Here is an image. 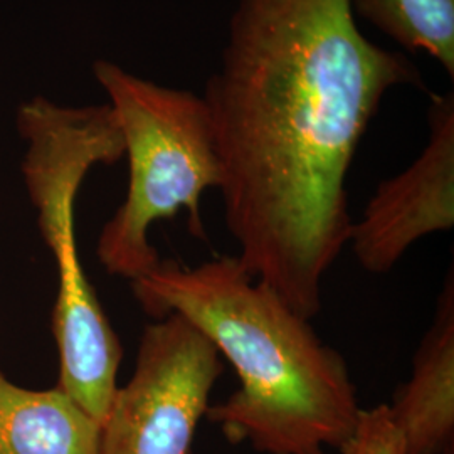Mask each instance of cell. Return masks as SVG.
<instances>
[{
  "mask_svg": "<svg viewBox=\"0 0 454 454\" xmlns=\"http://www.w3.org/2000/svg\"><path fill=\"white\" fill-rule=\"evenodd\" d=\"M422 86L407 56L360 31L352 0H238L206 82L238 260L313 320L348 244L347 176L380 103Z\"/></svg>",
  "mask_w": 454,
  "mask_h": 454,
  "instance_id": "1",
  "label": "cell"
},
{
  "mask_svg": "<svg viewBox=\"0 0 454 454\" xmlns=\"http://www.w3.org/2000/svg\"><path fill=\"white\" fill-rule=\"evenodd\" d=\"M131 290L148 315L189 320L238 373L239 389L206 414L229 442L326 454L354 431L362 407L345 358L238 256L197 266L162 260Z\"/></svg>",
  "mask_w": 454,
  "mask_h": 454,
  "instance_id": "2",
  "label": "cell"
},
{
  "mask_svg": "<svg viewBox=\"0 0 454 454\" xmlns=\"http://www.w3.org/2000/svg\"><path fill=\"white\" fill-rule=\"evenodd\" d=\"M17 130L27 144L22 177L58 271L52 309L58 387L103 424L118 389L123 348L84 273L74 204L95 165H114L125 155L123 135L110 105L61 106L44 97L19 106Z\"/></svg>",
  "mask_w": 454,
  "mask_h": 454,
  "instance_id": "3",
  "label": "cell"
},
{
  "mask_svg": "<svg viewBox=\"0 0 454 454\" xmlns=\"http://www.w3.org/2000/svg\"><path fill=\"white\" fill-rule=\"evenodd\" d=\"M123 135L130 179L123 204L98 239L106 273L137 279L162 258L150 241L152 226L187 212L189 232L204 239L200 197L221 189L211 114L202 95L135 76L112 61L93 65Z\"/></svg>",
  "mask_w": 454,
  "mask_h": 454,
  "instance_id": "4",
  "label": "cell"
},
{
  "mask_svg": "<svg viewBox=\"0 0 454 454\" xmlns=\"http://www.w3.org/2000/svg\"><path fill=\"white\" fill-rule=\"evenodd\" d=\"M223 372L214 343L184 317L146 325L133 373L101 424L99 454H194Z\"/></svg>",
  "mask_w": 454,
  "mask_h": 454,
  "instance_id": "5",
  "label": "cell"
},
{
  "mask_svg": "<svg viewBox=\"0 0 454 454\" xmlns=\"http://www.w3.org/2000/svg\"><path fill=\"white\" fill-rule=\"evenodd\" d=\"M429 140L401 174L382 180L348 244L371 275H386L422 238L454 226V95H433Z\"/></svg>",
  "mask_w": 454,
  "mask_h": 454,
  "instance_id": "6",
  "label": "cell"
},
{
  "mask_svg": "<svg viewBox=\"0 0 454 454\" xmlns=\"http://www.w3.org/2000/svg\"><path fill=\"white\" fill-rule=\"evenodd\" d=\"M387 407L404 439L406 454H444L454 448L453 268L414 356L412 373Z\"/></svg>",
  "mask_w": 454,
  "mask_h": 454,
  "instance_id": "7",
  "label": "cell"
},
{
  "mask_svg": "<svg viewBox=\"0 0 454 454\" xmlns=\"http://www.w3.org/2000/svg\"><path fill=\"white\" fill-rule=\"evenodd\" d=\"M101 424L59 387H20L0 372V454H99Z\"/></svg>",
  "mask_w": 454,
  "mask_h": 454,
  "instance_id": "8",
  "label": "cell"
},
{
  "mask_svg": "<svg viewBox=\"0 0 454 454\" xmlns=\"http://www.w3.org/2000/svg\"><path fill=\"white\" fill-rule=\"evenodd\" d=\"M354 14L409 52H426L454 78V0H352Z\"/></svg>",
  "mask_w": 454,
  "mask_h": 454,
  "instance_id": "9",
  "label": "cell"
},
{
  "mask_svg": "<svg viewBox=\"0 0 454 454\" xmlns=\"http://www.w3.org/2000/svg\"><path fill=\"white\" fill-rule=\"evenodd\" d=\"M340 454H406V444L390 416L387 404L364 409L350 436L339 448Z\"/></svg>",
  "mask_w": 454,
  "mask_h": 454,
  "instance_id": "10",
  "label": "cell"
},
{
  "mask_svg": "<svg viewBox=\"0 0 454 454\" xmlns=\"http://www.w3.org/2000/svg\"><path fill=\"white\" fill-rule=\"evenodd\" d=\"M444 454H454V448H451V450H448V451H446V453Z\"/></svg>",
  "mask_w": 454,
  "mask_h": 454,
  "instance_id": "11",
  "label": "cell"
}]
</instances>
